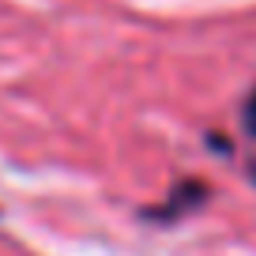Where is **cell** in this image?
Wrapping results in <instances>:
<instances>
[{
	"instance_id": "cell-1",
	"label": "cell",
	"mask_w": 256,
	"mask_h": 256,
	"mask_svg": "<svg viewBox=\"0 0 256 256\" xmlns=\"http://www.w3.org/2000/svg\"><path fill=\"white\" fill-rule=\"evenodd\" d=\"M245 124H248V132L256 136V90H252V98H248V106H245Z\"/></svg>"
}]
</instances>
